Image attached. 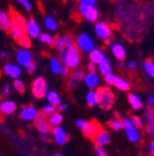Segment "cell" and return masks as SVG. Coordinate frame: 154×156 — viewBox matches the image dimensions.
Segmentation results:
<instances>
[{"instance_id":"1","label":"cell","mask_w":154,"mask_h":156,"mask_svg":"<svg viewBox=\"0 0 154 156\" xmlns=\"http://www.w3.org/2000/svg\"><path fill=\"white\" fill-rule=\"evenodd\" d=\"M10 10H11L9 12L11 15V27L9 30L10 35L19 46H22L23 48H29L32 46V41H30V38L27 36L26 19L19 14L17 11H15L12 7L10 8Z\"/></svg>"},{"instance_id":"2","label":"cell","mask_w":154,"mask_h":156,"mask_svg":"<svg viewBox=\"0 0 154 156\" xmlns=\"http://www.w3.org/2000/svg\"><path fill=\"white\" fill-rule=\"evenodd\" d=\"M81 62V55H80V49L77 44H72L69 50L60 58V63L65 64L69 69H75L79 66Z\"/></svg>"},{"instance_id":"3","label":"cell","mask_w":154,"mask_h":156,"mask_svg":"<svg viewBox=\"0 0 154 156\" xmlns=\"http://www.w3.org/2000/svg\"><path fill=\"white\" fill-rule=\"evenodd\" d=\"M98 105L102 110H110L116 102V94L109 87H100L97 89Z\"/></svg>"},{"instance_id":"4","label":"cell","mask_w":154,"mask_h":156,"mask_svg":"<svg viewBox=\"0 0 154 156\" xmlns=\"http://www.w3.org/2000/svg\"><path fill=\"white\" fill-rule=\"evenodd\" d=\"M49 91V85L43 77H37L32 83V92L37 99L45 98Z\"/></svg>"},{"instance_id":"5","label":"cell","mask_w":154,"mask_h":156,"mask_svg":"<svg viewBox=\"0 0 154 156\" xmlns=\"http://www.w3.org/2000/svg\"><path fill=\"white\" fill-rule=\"evenodd\" d=\"M123 122H124V129H125L126 132V136L127 139L129 140L132 143H136L140 140V131L139 128L135 126V124L132 122L130 118H124L123 119Z\"/></svg>"},{"instance_id":"6","label":"cell","mask_w":154,"mask_h":156,"mask_svg":"<svg viewBox=\"0 0 154 156\" xmlns=\"http://www.w3.org/2000/svg\"><path fill=\"white\" fill-rule=\"evenodd\" d=\"M75 44L78 46V48L81 50V51L85 52V53H89V52L95 48V42L94 40L89 37V35L87 34H80L79 37L77 38V41Z\"/></svg>"},{"instance_id":"7","label":"cell","mask_w":154,"mask_h":156,"mask_svg":"<svg viewBox=\"0 0 154 156\" xmlns=\"http://www.w3.org/2000/svg\"><path fill=\"white\" fill-rule=\"evenodd\" d=\"M35 122V126L36 128L41 132L42 134H49L52 130V126L49 124L48 117L44 113L39 112L37 117L34 119Z\"/></svg>"},{"instance_id":"8","label":"cell","mask_w":154,"mask_h":156,"mask_svg":"<svg viewBox=\"0 0 154 156\" xmlns=\"http://www.w3.org/2000/svg\"><path fill=\"white\" fill-rule=\"evenodd\" d=\"M73 44V40H72V37L71 35L69 34H65L63 37H59V40L57 42V46L56 48L58 49V52H59V56L64 55L66 52L69 50V48Z\"/></svg>"},{"instance_id":"9","label":"cell","mask_w":154,"mask_h":156,"mask_svg":"<svg viewBox=\"0 0 154 156\" xmlns=\"http://www.w3.org/2000/svg\"><path fill=\"white\" fill-rule=\"evenodd\" d=\"M51 133L53 139L56 141V143L59 144V145H64V144L67 143L68 141V136L66 130L64 129L63 127L60 126H54L51 130Z\"/></svg>"},{"instance_id":"10","label":"cell","mask_w":154,"mask_h":156,"mask_svg":"<svg viewBox=\"0 0 154 156\" xmlns=\"http://www.w3.org/2000/svg\"><path fill=\"white\" fill-rule=\"evenodd\" d=\"M26 32H27V36L30 39H37L40 37L41 28H40V26H39L38 22H37L35 19H32V17L27 21Z\"/></svg>"},{"instance_id":"11","label":"cell","mask_w":154,"mask_h":156,"mask_svg":"<svg viewBox=\"0 0 154 156\" xmlns=\"http://www.w3.org/2000/svg\"><path fill=\"white\" fill-rule=\"evenodd\" d=\"M16 61L19 66L26 67L30 62H32V52L27 50V48L21 49L16 53Z\"/></svg>"},{"instance_id":"12","label":"cell","mask_w":154,"mask_h":156,"mask_svg":"<svg viewBox=\"0 0 154 156\" xmlns=\"http://www.w3.org/2000/svg\"><path fill=\"white\" fill-rule=\"evenodd\" d=\"M95 33H96V35L100 39L107 40V39H109L111 36V28L107 23L97 22L96 24H95Z\"/></svg>"},{"instance_id":"13","label":"cell","mask_w":154,"mask_h":156,"mask_svg":"<svg viewBox=\"0 0 154 156\" xmlns=\"http://www.w3.org/2000/svg\"><path fill=\"white\" fill-rule=\"evenodd\" d=\"M38 110L32 105H28V106H24L19 112V117L23 120L26 122H32L38 115Z\"/></svg>"},{"instance_id":"14","label":"cell","mask_w":154,"mask_h":156,"mask_svg":"<svg viewBox=\"0 0 154 156\" xmlns=\"http://www.w3.org/2000/svg\"><path fill=\"white\" fill-rule=\"evenodd\" d=\"M3 72H5V75H8L9 77L13 78H18L22 74V68L19 65H15L12 63H5L3 66Z\"/></svg>"},{"instance_id":"15","label":"cell","mask_w":154,"mask_h":156,"mask_svg":"<svg viewBox=\"0 0 154 156\" xmlns=\"http://www.w3.org/2000/svg\"><path fill=\"white\" fill-rule=\"evenodd\" d=\"M84 83L86 85L87 88L89 89H95V88L98 86L99 81H100V78H99V75L96 73V72H89L86 75L84 76Z\"/></svg>"},{"instance_id":"16","label":"cell","mask_w":154,"mask_h":156,"mask_svg":"<svg viewBox=\"0 0 154 156\" xmlns=\"http://www.w3.org/2000/svg\"><path fill=\"white\" fill-rule=\"evenodd\" d=\"M101 130L102 129H101V126L98 124V122L92 120V122H89V127H87V129L84 132V134L86 136H89V139H94Z\"/></svg>"},{"instance_id":"17","label":"cell","mask_w":154,"mask_h":156,"mask_svg":"<svg viewBox=\"0 0 154 156\" xmlns=\"http://www.w3.org/2000/svg\"><path fill=\"white\" fill-rule=\"evenodd\" d=\"M11 27V15L5 11H0V30L9 33Z\"/></svg>"},{"instance_id":"18","label":"cell","mask_w":154,"mask_h":156,"mask_svg":"<svg viewBox=\"0 0 154 156\" xmlns=\"http://www.w3.org/2000/svg\"><path fill=\"white\" fill-rule=\"evenodd\" d=\"M84 73L81 69H75V72H72V74L70 75L69 81H68V86H69L70 89H73V88L77 86V83L79 81L83 80L84 79Z\"/></svg>"},{"instance_id":"19","label":"cell","mask_w":154,"mask_h":156,"mask_svg":"<svg viewBox=\"0 0 154 156\" xmlns=\"http://www.w3.org/2000/svg\"><path fill=\"white\" fill-rule=\"evenodd\" d=\"M94 142L96 145H100V146H105L107 144L110 143V133H109L107 130H101L96 136H95L94 139Z\"/></svg>"},{"instance_id":"20","label":"cell","mask_w":154,"mask_h":156,"mask_svg":"<svg viewBox=\"0 0 154 156\" xmlns=\"http://www.w3.org/2000/svg\"><path fill=\"white\" fill-rule=\"evenodd\" d=\"M111 53L113 54L116 58H118L119 61L121 60H125L126 58V50L124 46L121 44H114L111 46Z\"/></svg>"},{"instance_id":"21","label":"cell","mask_w":154,"mask_h":156,"mask_svg":"<svg viewBox=\"0 0 154 156\" xmlns=\"http://www.w3.org/2000/svg\"><path fill=\"white\" fill-rule=\"evenodd\" d=\"M16 111V104L15 102L11 100H8V101H3L1 104H0V112L2 113V114L5 115H11Z\"/></svg>"},{"instance_id":"22","label":"cell","mask_w":154,"mask_h":156,"mask_svg":"<svg viewBox=\"0 0 154 156\" xmlns=\"http://www.w3.org/2000/svg\"><path fill=\"white\" fill-rule=\"evenodd\" d=\"M89 62H93L97 65L99 64L101 61H104V58H106L105 53L101 51L100 49H93L89 54Z\"/></svg>"},{"instance_id":"23","label":"cell","mask_w":154,"mask_h":156,"mask_svg":"<svg viewBox=\"0 0 154 156\" xmlns=\"http://www.w3.org/2000/svg\"><path fill=\"white\" fill-rule=\"evenodd\" d=\"M128 102H129V104L132 105V108L136 111L140 110V108H142V106H143L140 97L137 94H135V93H129V94H128Z\"/></svg>"},{"instance_id":"24","label":"cell","mask_w":154,"mask_h":156,"mask_svg":"<svg viewBox=\"0 0 154 156\" xmlns=\"http://www.w3.org/2000/svg\"><path fill=\"white\" fill-rule=\"evenodd\" d=\"M85 100H86V103L89 105V106H95V105L98 104V95H97V91L96 90H91L86 93L85 95Z\"/></svg>"},{"instance_id":"25","label":"cell","mask_w":154,"mask_h":156,"mask_svg":"<svg viewBox=\"0 0 154 156\" xmlns=\"http://www.w3.org/2000/svg\"><path fill=\"white\" fill-rule=\"evenodd\" d=\"M48 120H49V124L52 127L59 126L62 124V122H63V115H62L60 112H55L48 117Z\"/></svg>"},{"instance_id":"26","label":"cell","mask_w":154,"mask_h":156,"mask_svg":"<svg viewBox=\"0 0 154 156\" xmlns=\"http://www.w3.org/2000/svg\"><path fill=\"white\" fill-rule=\"evenodd\" d=\"M99 16V12H98V9L96 7H92V8H89V11L87 13L84 15L85 20H86L87 22H96L97 19Z\"/></svg>"},{"instance_id":"27","label":"cell","mask_w":154,"mask_h":156,"mask_svg":"<svg viewBox=\"0 0 154 156\" xmlns=\"http://www.w3.org/2000/svg\"><path fill=\"white\" fill-rule=\"evenodd\" d=\"M97 65H98L99 72H100L104 76L106 75V74H109L112 72V67H111L110 63H109V58H107V56L104 58V61H101L100 63L97 64Z\"/></svg>"},{"instance_id":"28","label":"cell","mask_w":154,"mask_h":156,"mask_svg":"<svg viewBox=\"0 0 154 156\" xmlns=\"http://www.w3.org/2000/svg\"><path fill=\"white\" fill-rule=\"evenodd\" d=\"M45 98H46V100H48V102L50 103V104L54 105V106H57L60 103L59 94H58L57 92H55V91H48Z\"/></svg>"},{"instance_id":"29","label":"cell","mask_w":154,"mask_h":156,"mask_svg":"<svg viewBox=\"0 0 154 156\" xmlns=\"http://www.w3.org/2000/svg\"><path fill=\"white\" fill-rule=\"evenodd\" d=\"M114 86L116 87V89H119L121 91H128L130 89V85L127 83V80H125L122 77H116Z\"/></svg>"},{"instance_id":"30","label":"cell","mask_w":154,"mask_h":156,"mask_svg":"<svg viewBox=\"0 0 154 156\" xmlns=\"http://www.w3.org/2000/svg\"><path fill=\"white\" fill-rule=\"evenodd\" d=\"M50 67H51V71L53 72L54 74H56V75H59L60 68H62V63H60V61H58V58H51Z\"/></svg>"},{"instance_id":"31","label":"cell","mask_w":154,"mask_h":156,"mask_svg":"<svg viewBox=\"0 0 154 156\" xmlns=\"http://www.w3.org/2000/svg\"><path fill=\"white\" fill-rule=\"evenodd\" d=\"M108 126L110 127L112 130H114V131H119V130L124 129V122H123V120L116 119V118L113 120H110V122H108Z\"/></svg>"},{"instance_id":"32","label":"cell","mask_w":154,"mask_h":156,"mask_svg":"<svg viewBox=\"0 0 154 156\" xmlns=\"http://www.w3.org/2000/svg\"><path fill=\"white\" fill-rule=\"evenodd\" d=\"M44 25L49 30H56L57 29V22L52 16H46L44 20Z\"/></svg>"},{"instance_id":"33","label":"cell","mask_w":154,"mask_h":156,"mask_svg":"<svg viewBox=\"0 0 154 156\" xmlns=\"http://www.w3.org/2000/svg\"><path fill=\"white\" fill-rule=\"evenodd\" d=\"M145 71L150 77L154 78V62L152 60H146L145 62Z\"/></svg>"},{"instance_id":"34","label":"cell","mask_w":154,"mask_h":156,"mask_svg":"<svg viewBox=\"0 0 154 156\" xmlns=\"http://www.w3.org/2000/svg\"><path fill=\"white\" fill-rule=\"evenodd\" d=\"M13 87L18 93H24L25 92V83L23 80L18 79V78H15L13 80Z\"/></svg>"},{"instance_id":"35","label":"cell","mask_w":154,"mask_h":156,"mask_svg":"<svg viewBox=\"0 0 154 156\" xmlns=\"http://www.w3.org/2000/svg\"><path fill=\"white\" fill-rule=\"evenodd\" d=\"M130 119H132V122L135 124V126L137 127V128H139V129H143V128L146 127L145 120L142 119L141 117H139V116H132Z\"/></svg>"},{"instance_id":"36","label":"cell","mask_w":154,"mask_h":156,"mask_svg":"<svg viewBox=\"0 0 154 156\" xmlns=\"http://www.w3.org/2000/svg\"><path fill=\"white\" fill-rule=\"evenodd\" d=\"M146 119H147L148 124L149 122H154V108L152 106H149L146 108L145 111Z\"/></svg>"},{"instance_id":"37","label":"cell","mask_w":154,"mask_h":156,"mask_svg":"<svg viewBox=\"0 0 154 156\" xmlns=\"http://www.w3.org/2000/svg\"><path fill=\"white\" fill-rule=\"evenodd\" d=\"M41 112L44 113L46 116H50V115H52L53 113L56 112V106H54V105L49 103V104L44 105V106L42 107V111H41Z\"/></svg>"},{"instance_id":"38","label":"cell","mask_w":154,"mask_h":156,"mask_svg":"<svg viewBox=\"0 0 154 156\" xmlns=\"http://www.w3.org/2000/svg\"><path fill=\"white\" fill-rule=\"evenodd\" d=\"M39 38H40L41 42H43V44H49V46H52V44H53V37L51 36V35L46 34V33L41 34Z\"/></svg>"},{"instance_id":"39","label":"cell","mask_w":154,"mask_h":156,"mask_svg":"<svg viewBox=\"0 0 154 156\" xmlns=\"http://www.w3.org/2000/svg\"><path fill=\"white\" fill-rule=\"evenodd\" d=\"M75 125H77L78 128H80L82 131L85 132V131H86V129H87V127H89V122H86V120H83V119H78L77 122H75Z\"/></svg>"},{"instance_id":"40","label":"cell","mask_w":154,"mask_h":156,"mask_svg":"<svg viewBox=\"0 0 154 156\" xmlns=\"http://www.w3.org/2000/svg\"><path fill=\"white\" fill-rule=\"evenodd\" d=\"M116 76L114 75L112 72L105 75V80H106V83H108V85H114V83H116Z\"/></svg>"},{"instance_id":"41","label":"cell","mask_w":154,"mask_h":156,"mask_svg":"<svg viewBox=\"0 0 154 156\" xmlns=\"http://www.w3.org/2000/svg\"><path fill=\"white\" fill-rule=\"evenodd\" d=\"M95 154H96L97 156H108V153H107V151L104 149V146H100V145L95 146Z\"/></svg>"},{"instance_id":"42","label":"cell","mask_w":154,"mask_h":156,"mask_svg":"<svg viewBox=\"0 0 154 156\" xmlns=\"http://www.w3.org/2000/svg\"><path fill=\"white\" fill-rule=\"evenodd\" d=\"M16 1L22 5L26 11H30V10H32V3H30L29 0H16Z\"/></svg>"},{"instance_id":"43","label":"cell","mask_w":154,"mask_h":156,"mask_svg":"<svg viewBox=\"0 0 154 156\" xmlns=\"http://www.w3.org/2000/svg\"><path fill=\"white\" fill-rule=\"evenodd\" d=\"M80 5H85L87 8L95 7V3H96V0H79Z\"/></svg>"},{"instance_id":"44","label":"cell","mask_w":154,"mask_h":156,"mask_svg":"<svg viewBox=\"0 0 154 156\" xmlns=\"http://www.w3.org/2000/svg\"><path fill=\"white\" fill-rule=\"evenodd\" d=\"M68 74H69V68H68L67 66L65 65V64L62 63V68H60L59 75L62 76L63 78H66L68 76Z\"/></svg>"},{"instance_id":"45","label":"cell","mask_w":154,"mask_h":156,"mask_svg":"<svg viewBox=\"0 0 154 156\" xmlns=\"http://www.w3.org/2000/svg\"><path fill=\"white\" fill-rule=\"evenodd\" d=\"M147 132L149 133V136L154 138V122H149L147 127Z\"/></svg>"},{"instance_id":"46","label":"cell","mask_w":154,"mask_h":156,"mask_svg":"<svg viewBox=\"0 0 154 156\" xmlns=\"http://www.w3.org/2000/svg\"><path fill=\"white\" fill-rule=\"evenodd\" d=\"M26 69L29 74H32L35 71H36V64H35L34 62H30V63L26 66Z\"/></svg>"},{"instance_id":"47","label":"cell","mask_w":154,"mask_h":156,"mask_svg":"<svg viewBox=\"0 0 154 156\" xmlns=\"http://www.w3.org/2000/svg\"><path fill=\"white\" fill-rule=\"evenodd\" d=\"M78 10H79V13H80V14L83 15V16H84V15L87 13V11H89V8L85 7V5H79V9H78Z\"/></svg>"},{"instance_id":"48","label":"cell","mask_w":154,"mask_h":156,"mask_svg":"<svg viewBox=\"0 0 154 156\" xmlns=\"http://www.w3.org/2000/svg\"><path fill=\"white\" fill-rule=\"evenodd\" d=\"M10 92H11V90H10V85L9 83H5L2 89V95L3 97H8V95L10 94Z\"/></svg>"},{"instance_id":"49","label":"cell","mask_w":154,"mask_h":156,"mask_svg":"<svg viewBox=\"0 0 154 156\" xmlns=\"http://www.w3.org/2000/svg\"><path fill=\"white\" fill-rule=\"evenodd\" d=\"M67 106H68V105L66 104V103H59V104L56 106V110H57L58 112L62 113V112H64V111L67 110Z\"/></svg>"},{"instance_id":"50","label":"cell","mask_w":154,"mask_h":156,"mask_svg":"<svg viewBox=\"0 0 154 156\" xmlns=\"http://www.w3.org/2000/svg\"><path fill=\"white\" fill-rule=\"evenodd\" d=\"M87 69H89V72H96V69H97L96 64L93 63V62H89V63L87 64Z\"/></svg>"},{"instance_id":"51","label":"cell","mask_w":154,"mask_h":156,"mask_svg":"<svg viewBox=\"0 0 154 156\" xmlns=\"http://www.w3.org/2000/svg\"><path fill=\"white\" fill-rule=\"evenodd\" d=\"M8 58H9V52L8 51H2L1 53H0V58L3 60V61L8 60Z\"/></svg>"},{"instance_id":"52","label":"cell","mask_w":154,"mask_h":156,"mask_svg":"<svg viewBox=\"0 0 154 156\" xmlns=\"http://www.w3.org/2000/svg\"><path fill=\"white\" fill-rule=\"evenodd\" d=\"M128 67H129L130 69H135V68L137 67V63H136L135 61H130L129 63H128Z\"/></svg>"},{"instance_id":"53","label":"cell","mask_w":154,"mask_h":156,"mask_svg":"<svg viewBox=\"0 0 154 156\" xmlns=\"http://www.w3.org/2000/svg\"><path fill=\"white\" fill-rule=\"evenodd\" d=\"M150 153L154 156V140H152L151 143H150Z\"/></svg>"},{"instance_id":"54","label":"cell","mask_w":154,"mask_h":156,"mask_svg":"<svg viewBox=\"0 0 154 156\" xmlns=\"http://www.w3.org/2000/svg\"><path fill=\"white\" fill-rule=\"evenodd\" d=\"M148 102H149L150 106H154V97H150Z\"/></svg>"},{"instance_id":"55","label":"cell","mask_w":154,"mask_h":156,"mask_svg":"<svg viewBox=\"0 0 154 156\" xmlns=\"http://www.w3.org/2000/svg\"><path fill=\"white\" fill-rule=\"evenodd\" d=\"M114 116H116V119H121V118H122V114H121V113H119V112L114 113Z\"/></svg>"},{"instance_id":"56","label":"cell","mask_w":154,"mask_h":156,"mask_svg":"<svg viewBox=\"0 0 154 156\" xmlns=\"http://www.w3.org/2000/svg\"><path fill=\"white\" fill-rule=\"evenodd\" d=\"M119 66H120V67H122V68L125 66V62H124V60H121L120 63H119Z\"/></svg>"},{"instance_id":"57","label":"cell","mask_w":154,"mask_h":156,"mask_svg":"<svg viewBox=\"0 0 154 156\" xmlns=\"http://www.w3.org/2000/svg\"><path fill=\"white\" fill-rule=\"evenodd\" d=\"M54 156H65V155H63V154H55Z\"/></svg>"}]
</instances>
